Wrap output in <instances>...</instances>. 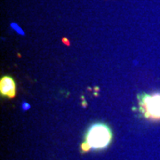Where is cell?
<instances>
[{"label": "cell", "instance_id": "cell-2", "mask_svg": "<svg viewBox=\"0 0 160 160\" xmlns=\"http://www.w3.org/2000/svg\"><path fill=\"white\" fill-rule=\"evenodd\" d=\"M141 104L146 118L160 120V92L146 94L142 98Z\"/></svg>", "mask_w": 160, "mask_h": 160}, {"label": "cell", "instance_id": "cell-4", "mask_svg": "<svg viewBox=\"0 0 160 160\" xmlns=\"http://www.w3.org/2000/svg\"><path fill=\"white\" fill-rule=\"evenodd\" d=\"M11 27L12 28V29H14L17 33H19L20 35H24V32H23V30L19 26H18L17 24H15V23H12L11 24Z\"/></svg>", "mask_w": 160, "mask_h": 160}, {"label": "cell", "instance_id": "cell-5", "mask_svg": "<svg viewBox=\"0 0 160 160\" xmlns=\"http://www.w3.org/2000/svg\"><path fill=\"white\" fill-rule=\"evenodd\" d=\"M22 109H24V110H27V109H30V105H29V103L24 102L22 104Z\"/></svg>", "mask_w": 160, "mask_h": 160}, {"label": "cell", "instance_id": "cell-1", "mask_svg": "<svg viewBox=\"0 0 160 160\" xmlns=\"http://www.w3.org/2000/svg\"><path fill=\"white\" fill-rule=\"evenodd\" d=\"M112 142V132L109 126L97 123L89 127L81 144L82 152L107 149Z\"/></svg>", "mask_w": 160, "mask_h": 160}, {"label": "cell", "instance_id": "cell-3", "mask_svg": "<svg viewBox=\"0 0 160 160\" xmlns=\"http://www.w3.org/2000/svg\"><path fill=\"white\" fill-rule=\"evenodd\" d=\"M0 91L5 96L12 98L15 95V83L10 77H4L0 81Z\"/></svg>", "mask_w": 160, "mask_h": 160}]
</instances>
